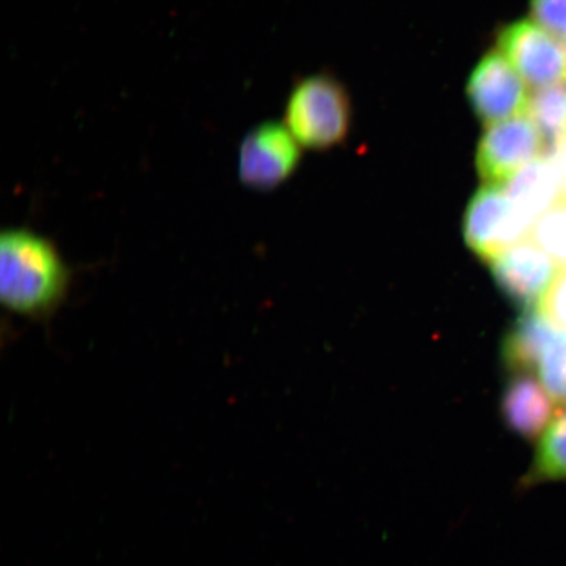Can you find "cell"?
Here are the masks:
<instances>
[{
    "label": "cell",
    "mask_w": 566,
    "mask_h": 566,
    "mask_svg": "<svg viewBox=\"0 0 566 566\" xmlns=\"http://www.w3.org/2000/svg\"><path fill=\"white\" fill-rule=\"evenodd\" d=\"M533 228L506 190L493 184H485L473 195L463 218L465 244L488 264L506 248L528 239Z\"/></svg>",
    "instance_id": "obj_3"
},
{
    "label": "cell",
    "mask_w": 566,
    "mask_h": 566,
    "mask_svg": "<svg viewBox=\"0 0 566 566\" xmlns=\"http://www.w3.org/2000/svg\"><path fill=\"white\" fill-rule=\"evenodd\" d=\"M490 264L495 285L523 311L542 303L562 266L560 261L530 238L506 248Z\"/></svg>",
    "instance_id": "obj_8"
},
{
    "label": "cell",
    "mask_w": 566,
    "mask_h": 566,
    "mask_svg": "<svg viewBox=\"0 0 566 566\" xmlns=\"http://www.w3.org/2000/svg\"><path fill=\"white\" fill-rule=\"evenodd\" d=\"M548 158L539 127L530 115L490 125L476 150V169L485 184L502 186L531 163Z\"/></svg>",
    "instance_id": "obj_4"
},
{
    "label": "cell",
    "mask_w": 566,
    "mask_h": 566,
    "mask_svg": "<svg viewBox=\"0 0 566 566\" xmlns=\"http://www.w3.org/2000/svg\"><path fill=\"white\" fill-rule=\"evenodd\" d=\"M531 17L563 45L566 44V0H530Z\"/></svg>",
    "instance_id": "obj_15"
},
{
    "label": "cell",
    "mask_w": 566,
    "mask_h": 566,
    "mask_svg": "<svg viewBox=\"0 0 566 566\" xmlns=\"http://www.w3.org/2000/svg\"><path fill=\"white\" fill-rule=\"evenodd\" d=\"M505 190L514 207L533 224L552 209H566L563 181L549 158L523 168L507 182Z\"/></svg>",
    "instance_id": "obj_10"
},
{
    "label": "cell",
    "mask_w": 566,
    "mask_h": 566,
    "mask_svg": "<svg viewBox=\"0 0 566 566\" xmlns=\"http://www.w3.org/2000/svg\"><path fill=\"white\" fill-rule=\"evenodd\" d=\"M301 148L287 129L279 123L261 124L247 134L238 153V177L248 189L273 190L298 168Z\"/></svg>",
    "instance_id": "obj_5"
},
{
    "label": "cell",
    "mask_w": 566,
    "mask_h": 566,
    "mask_svg": "<svg viewBox=\"0 0 566 566\" xmlns=\"http://www.w3.org/2000/svg\"><path fill=\"white\" fill-rule=\"evenodd\" d=\"M564 48L566 49V44L564 45Z\"/></svg>",
    "instance_id": "obj_17"
},
{
    "label": "cell",
    "mask_w": 566,
    "mask_h": 566,
    "mask_svg": "<svg viewBox=\"0 0 566 566\" xmlns=\"http://www.w3.org/2000/svg\"><path fill=\"white\" fill-rule=\"evenodd\" d=\"M544 388L552 400L566 407V332H558L537 367Z\"/></svg>",
    "instance_id": "obj_14"
},
{
    "label": "cell",
    "mask_w": 566,
    "mask_h": 566,
    "mask_svg": "<svg viewBox=\"0 0 566 566\" xmlns=\"http://www.w3.org/2000/svg\"><path fill=\"white\" fill-rule=\"evenodd\" d=\"M350 124L349 96L334 76L311 75L290 94L285 125L298 144L310 150H327L343 144Z\"/></svg>",
    "instance_id": "obj_2"
},
{
    "label": "cell",
    "mask_w": 566,
    "mask_h": 566,
    "mask_svg": "<svg viewBox=\"0 0 566 566\" xmlns=\"http://www.w3.org/2000/svg\"><path fill=\"white\" fill-rule=\"evenodd\" d=\"M562 480H566V407L537 440L533 462L520 484L525 490Z\"/></svg>",
    "instance_id": "obj_12"
},
{
    "label": "cell",
    "mask_w": 566,
    "mask_h": 566,
    "mask_svg": "<svg viewBox=\"0 0 566 566\" xmlns=\"http://www.w3.org/2000/svg\"><path fill=\"white\" fill-rule=\"evenodd\" d=\"M71 271L53 240L27 228L0 237V300L19 316L45 321L66 301Z\"/></svg>",
    "instance_id": "obj_1"
},
{
    "label": "cell",
    "mask_w": 566,
    "mask_h": 566,
    "mask_svg": "<svg viewBox=\"0 0 566 566\" xmlns=\"http://www.w3.org/2000/svg\"><path fill=\"white\" fill-rule=\"evenodd\" d=\"M554 405L542 381L530 373L513 374L500 400L505 428L525 441H537L554 420Z\"/></svg>",
    "instance_id": "obj_9"
},
{
    "label": "cell",
    "mask_w": 566,
    "mask_h": 566,
    "mask_svg": "<svg viewBox=\"0 0 566 566\" xmlns=\"http://www.w3.org/2000/svg\"><path fill=\"white\" fill-rule=\"evenodd\" d=\"M527 83L500 52L486 53L467 83L473 113L485 126L528 115Z\"/></svg>",
    "instance_id": "obj_6"
},
{
    "label": "cell",
    "mask_w": 566,
    "mask_h": 566,
    "mask_svg": "<svg viewBox=\"0 0 566 566\" xmlns=\"http://www.w3.org/2000/svg\"><path fill=\"white\" fill-rule=\"evenodd\" d=\"M558 332L560 329L536 308L523 311L502 339V363L512 374L533 373Z\"/></svg>",
    "instance_id": "obj_11"
},
{
    "label": "cell",
    "mask_w": 566,
    "mask_h": 566,
    "mask_svg": "<svg viewBox=\"0 0 566 566\" xmlns=\"http://www.w3.org/2000/svg\"><path fill=\"white\" fill-rule=\"evenodd\" d=\"M497 46L527 86L539 90L566 82V49L534 20L502 28Z\"/></svg>",
    "instance_id": "obj_7"
},
{
    "label": "cell",
    "mask_w": 566,
    "mask_h": 566,
    "mask_svg": "<svg viewBox=\"0 0 566 566\" xmlns=\"http://www.w3.org/2000/svg\"><path fill=\"white\" fill-rule=\"evenodd\" d=\"M541 313L555 325L566 332V264H562L546 295L541 303Z\"/></svg>",
    "instance_id": "obj_16"
},
{
    "label": "cell",
    "mask_w": 566,
    "mask_h": 566,
    "mask_svg": "<svg viewBox=\"0 0 566 566\" xmlns=\"http://www.w3.org/2000/svg\"><path fill=\"white\" fill-rule=\"evenodd\" d=\"M528 115L546 139L548 158L566 144V82L535 90Z\"/></svg>",
    "instance_id": "obj_13"
}]
</instances>
